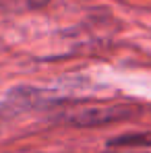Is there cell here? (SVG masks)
<instances>
[{
    "label": "cell",
    "instance_id": "cell-1",
    "mask_svg": "<svg viewBox=\"0 0 151 153\" xmlns=\"http://www.w3.org/2000/svg\"><path fill=\"white\" fill-rule=\"evenodd\" d=\"M126 114V108H116V105H89V108H81L73 110L66 114V120L79 124V126H97L106 124L112 120H118Z\"/></svg>",
    "mask_w": 151,
    "mask_h": 153
}]
</instances>
